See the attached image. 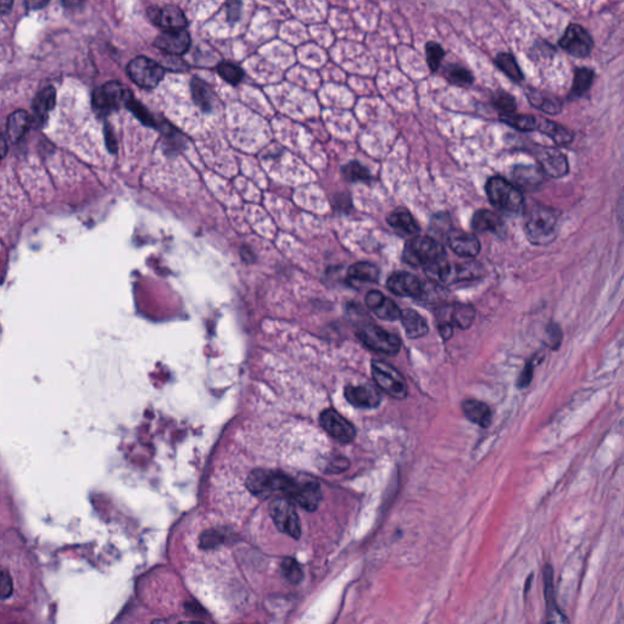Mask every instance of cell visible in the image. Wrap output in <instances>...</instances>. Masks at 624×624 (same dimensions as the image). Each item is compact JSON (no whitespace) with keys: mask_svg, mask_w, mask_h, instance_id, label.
<instances>
[{"mask_svg":"<svg viewBox=\"0 0 624 624\" xmlns=\"http://www.w3.org/2000/svg\"><path fill=\"white\" fill-rule=\"evenodd\" d=\"M402 260L414 267H424L426 274L438 279L447 264V251L433 238L416 236L406 244Z\"/></svg>","mask_w":624,"mask_h":624,"instance_id":"1","label":"cell"},{"mask_svg":"<svg viewBox=\"0 0 624 624\" xmlns=\"http://www.w3.org/2000/svg\"><path fill=\"white\" fill-rule=\"evenodd\" d=\"M560 212L542 204H534L526 214L524 231L529 242L535 246H547L557 237Z\"/></svg>","mask_w":624,"mask_h":624,"instance_id":"2","label":"cell"},{"mask_svg":"<svg viewBox=\"0 0 624 624\" xmlns=\"http://www.w3.org/2000/svg\"><path fill=\"white\" fill-rule=\"evenodd\" d=\"M487 196L494 208L507 215L521 214L524 209L522 191L505 178L492 177L485 186Z\"/></svg>","mask_w":624,"mask_h":624,"instance_id":"3","label":"cell"},{"mask_svg":"<svg viewBox=\"0 0 624 624\" xmlns=\"http://www.w3.org/2000/svg\"><path fill=\"white\" fill-rule=\"evenodd\" d=\"M296 485L298 482L288 474L269 469H255L246 479V487L255 495L283 492L291 497Z\"/></svg>","mask_w":624,"mask_h":624,"instance_id":"4","label":"cell"},{"mask_svg":"<svg viewBox=\"0 0 624 624\" xmlns=\"http://www.w3.org/2000/svg\"><path fill=\"white\" fill-rule=\"evenodd\" d=\"M356 336L366 347L376 352L395 356L401 349L400 339L395 334L389 333L376 324H362L356 331Z\"/></svg>","mask_w":624,"mask_h":624,"instance_id":"5","label":"cell"},{"mask_svg":"<svg viewBox=\"0 0 624 624\" xmlns=\"http://www.w3.org/2000/svg\"><path fill=\"white\" fill-rule=\"evenodd\" d=\"M372 376L374 382L378 386L383 392L387 393L390 397L397 400H402L407 397V384L401 374L394 369L392 364H387L384 361H372Z\"/></svg>","mask_w":624,"mask_h":624,"instance_id":"6","label":"cell"},{"mask_svg":"<svg viewBox=\"0 0 624 624\" xmlns=\"http://www.w3.org/2000/svg\"><path fill=\"white\" fill-rule=\"evenodd\" d=\"M131 93L123 87L119 82L105 83L104 86L98 88L93 94V108L98 115L110 114L115 110L119 109L121 105L125 104Z\"/></svg>","mask_w":624,"mask_h":624,"instance_id":"7","label":"cell"},{"mask_svg":"<svg viewBox=\"0 0 624 624\" xmlns=\"http://www.w3.org/2000/svg\"><path fill=\"white\" fill-rule=\"evenodd\" d=\"M127 72L139 87L155 88L164 78L165 69L146 56H138L128 64Z\"/></svg>","mask_w":624,"mask_h":624,"instance_id":"8","label":"cell"},{"mask_svg":"<svg viewBox=\"0 0 624 624\" xmlns=\"http://www.w3.org/2000/svg\"><path fill=\"white\" fill-rule=\"evenodd\" d=\"M269 515L277 528L294 539L300 537L301 527L295 507L287 499H277L269 505Z\"/></svg>","mask_w":624,"mask_h":624,"instance_id":"9","label":"cell"},{"mask_svg":"<svg viewBox=\"0 0 624 624\" xmlns=\"http://www.w3.org/2000/svg\"><path fill=\"white\" fill-rule=\"evenodd\" d=\"M560 46L572 56L587 58L594 48V41L585 28L577 23H572L567 27L563 36L561 37Z\"/></svg>","mask_w":624,"mask_h":624,"instance_id":"10","label":"cell"},{"mask_svg":"<svg viewBox=\"0 0 624 624\" xmlns=\"http://www.w3.org/2000/svg\"><path fill=\"white\" fill-rule=\"evenodd\" d=\"M321 426L331 437L337 439L338 442H350L356 435L355 427L345 417H343L337 411L326 410L321 415Z\"/></svg>","mask_w":624,"mask_h":624,"instance_id":"11","label":"cell"},{"mask_svg":"<svg viewBox=\"0 0 624 624\" xmlns=\"http://www.w3.org/2000/svg\"><path fill=\"white\" fill-rule=\"evenodd\" d=\"M387 287L393 294L405 298H422L424 288L415 274L395 272L388 278Z\"/></svg>","mask_w":624,"mask_h":624,"instance_id":"12","label":"cell"},{"mask_svg":"<svg viewBox=\"0 0 624 624\" xmlns=\"http://www.w3.org/2000/svg\"><path fill=\"white\" fill-rule=\"evenodd\" d=\"M482 269L483 267L474 261L455 265V266H451L447 262V266L442 269V274L438 278V281L445 283V284H456V283L476 281L480 277L482 271H483Z\"/></svg>","mask_w":624,"mask_h":624,"instance_id":"13","label":"cell"},{"mask_svg":"<svg viewBox=\"0 0 624 624\" xmlns=\"http://www.w3.org/2000/svg\"><path fill=\"white\" fill-rule=\"evenodd\" d=\"M155 46L160 51L169 55H181L188 51L191 46L189 33L183 30H165L164 32L156 37Z\"/></svg>","mask_w":624,"mask_h":624,"instance_id":"14","label":"cell"},{"mask_svg":"<svg viewBox=\"0 0 624 624\" xmlns=\"http://www.w3.org/2000/svg\"><path fill=\"white\" fill-rule=\"evenodd\" d=\"M447 244L456 255L466 259L476 257L480 251V243L477 237L461 229H451L447 234Z\"/></svg>","mask_w":624,"mask_h":624,"instance_id":"15","label":"cell"},{"mask_svg":"<svg viewBox=\"0 0 624 624\" xmlns=\"http://www.w3.org/2000/svg\"><path fill=\"white\" fill-rule=\"evenodd\" d=\"M542 172L552 178L563 177L568 172V161L561 151L556 149H542L537 155Z\"/></svg>","mask_w":624,"mask_h":624,"instance_id":"16","label":"cell"},{"mask_svg":"<svg viewBox=\"0 0 624 624\" xmlns=\"http://www.w3.org/2000/svg\"><path fill=\"white\" fill-rule=\"evenodd\" d=\"M345 397L351 405L360 409H374L382 402L378 390L369 384L349 386L345 388Z\"/></svg>","mask_w":624,"mask_h":624,"instance_id":"17","label":"cell"},{"mask_svg":"<svg viewBox=\"0 0 624 624\" xmlns=\"http://www.w3.org/2000/svg\"><path fill=\"white\" fill-rule=\"evenodd\" d=\"M366 305L384 321H397L400 317L401 311L397 304L377 291H371L366 295Z\"/></svg>","mask_w":624,"mask_h":624,"instance_id":"18","label":"cell"},{"mask_svg":"<svg viewBox=\"0 0 624 624\" xmlns=\"http://www.w3.org/2000/svg\"><path fill=\"white\" fill-rule=\"evenodd\" d=\"M149 14L151 21L164 30H183L187 26V18L182 10L174 5H167L163 9H149Z\"/></svg>","mask_w":624,"mask_h":624,"instance_id":"19","label":"cell"},{"mask_svg":"<svg viewBox=\"0 0 624 624\" xmlns=\"http://www.w3.org/2000/svg\"><path fill=\"white\" fill-rule=\"evenodd\" d=\"M472 228L474 232H490L499 237H505L506 226L504 221L495 212L489 210H480L476 212L472 219Z\"/></svg>","mask_w":624,"mask_h":624,"instance_id":"20","label":"cell"},{"mask_svg":"<svg viewBox=\"0 0 624 624\" xmlns=\"http://www.w3.org/2000/svg\"><path fill=\"white\" fill-rule=\"evenodd\" d=\"M321 488L316 482H306V483H298L295 490L292 492L291 499H293L298 505L307 511H314L319 507L321 502Z\"/></svg>","mask_w":624,"mask_h":624,"instance_id":"21","label":"cell"},{"mask_svg":"<svg viewBox=\"0 0 624 624\" xmlns=\"http://www.w3.org/2000/svg\"><path fill=\"white\" fill-rule=\"evenodd\" d=\"M462 411L471 422L478 424L482 428H488L492 424V412L485 402L478 400L464 401Z\"/></svg>","mask_w":624,"mask_h":624,"instance_id":"22","label":"cell"},{"mask_svg":"<svg viewBox=\"0 0 624 624\" xmlns=\"http://www.w3.org/2000/svg\"><path fill=\"white\" fill-rule=\"evenodd\" d=\"M399 319H401V324L404 326L406 336L411 339L424 337L428 333L427 321L417 311L406 309V310L401 311Z\"/></svg>","mask_w":624,"mask_h":624,"instance_id":"23","label":"cell"},{"mask_svg":"<svg viewBox=\"0 0 624 624\" xmlns=\"http://www.w3.org/2000/svg\"><path fill=\"white\" fill-rule=\"evenodd\" d=\"M447 319H442L445 322L456 326L461 329H469L473 324L476 317V310L473 306L469 304H454L447 311Z\"/></svg>","mask_w":624,"mask_h":624,"instance_id":"24","label":"cell"},{"mask_svg":"<svg viewBox=\"0 0 624 624\" xmlns=\"http://www.w3.org/2000/svg\"><path fill=\"white\" fill-rule=\"evenodd\" d=\"M55 89L53 87H46L39 91L33 101V113H34V123L37 126L44 123L48 119V115L51 113L55 105Z\"/></svg>","mask_w":624,"mask_h":624,"instance_id":"25","label":"cell"},{"mask_svg":"<svg viewBox=\"0 0 624 624\" xmlns=\"http://www.w3.org/2000/svg\"><path fill=\"white\" fill-rule=\"evenodd\" d=\"M537 131L547 134L559 146H566L573 139V132L550 120L537 117Z\"/></svg>","mask_w":624,"mask_h":624,"instance_id":"26","label":"cell"},{"mask_svg":"<svg viewBox=\"0 0 624 624\" xmlns=\"http://www.w3.org/2000/svg\"><path fill=\"white\" fill-rule=\"evenodd\" d=\"M388 224H390L394 229H397L406 236H415L416 237L419 233V226L415 219L412 217V215L409 211L404 209L393 211L392 214L388 216Z\"/></svg>","mask_w":624,"mask_h":624,"instance_id":"27","label":"cell"},{"mask_svg":"<svg viewBox=\"0 0 624 624\" xmlns=\"http://www.w3.org/2000/svg\"><path fill=\"white\" fill-rule=\"evenodd\" d=\"M30 125L31 119L25 110H18L15 111L14 114L10 115L8 121V134L11 141L16 143L20 141L25 136V133L27 132Z\"/></svg>","mask_w":624,"mask_h":624,"instance_id":"28","label":"cell"},{"mask_svg":"<svg viewBox=\"0 0 624 624\" xmlns=\"http://www.w3.org/2000/svg\"><path fill=\"white\" fill-rule=\"evenodd\" d=\"M514 178L520 187L533 189L542 183V177L540 170L534 166H517L514 171Z\"/></svg>","mask_w":624,"mask_h":624,"instance_id":"29","label":"cell"},{"mask_svg":"<svg viewBox=\"0 0 624 624\" xmlns=\"http://www.w3.org/2000/svg\"><path fill=\"white\" fill-rule=\"evenodd\" d=\"M595 72L588 68H579L574 71L573 84L571 89L572 98H579L584 96L592 87L594 82Z\"/></svg>","mask_w":624,"mask_h":624,"instance_id":"30","label":"cell"},{"mask_svg":"<svg viewBox=\"0 0 624 624\" xmlns=\"http://www.w3.org/2000/svg\"><path fill=\"white\" fill-rule=\"evenodd\" d=\"M191 96L198 108L203 111L210 113L212 110V93L199 78H193L191 81Z\"/></svg>","mask_w":624,"mask_h":624,"instance_id":"31","label":"cell"},{"mask_svg":"<svg viewBox=\"0 0 624 624\" xmlns=\"http://www.w3.org/2000/svg\"><path fill=\"white\" fill-rule=\"evenodd\" d=\"M527 96H528L530 103H532L535 108L542 110V111L547 113V114H560L561 110H562V104H561V101H559V99H556V98L544 96L542 93L533 91V89H529V91H527Z\"/></svg>","mask_w":624,"mask_h":624,"instance_id":"32","label":"cell"},{"mask_svg":"<svg viewBox=\"0 0 624 624\" xmlns=\"http://www.w3.org/2000/svg\"><path fill=\"white\" fill-rule=\"evenodd\" d=\"M348 274L351 279L360 282L376 283L378 281L379 269L369 262H356L351 265Z\"/></svg>","mask_w":624,"mask_h":624,"instance_id":"33","label":"cell"},{"mask_svg":"<svg viewBox=\"0 0 624 624\" xmlns=\"http://www.w3.org/2000/svg\"><path fill=\"white\" fill-rule=\"evenodd\" d=\"M500 120L511 127L516 128L523 132L537 131V117L530 115L500 114Z\"/></svg>","mask_w":624,"mask_h":624,"instance_id":"34","label":"cell"},{"mask_svg":"<svg viewBox=\"0 0 624 624\" xmlns=\"http://www.w3.org/2000/svg\"><path fill=\"white\" fill-rule=\"evenodd\" d=\"M495 64L502 70V72L507 75L514 81H522L523 73L521 71L520 66L517 64L515 58L509 53H502L497 56Z\"/></svg>","mask_w":624,"mask_h":624,"instance_id":"35","label":"cell"},{"mask_svg":"<svg viewBox=\"0 0 624 624\" xmlns=\"http://www.w3.org/2000/svg\"><path fill=\"white\" fill-rule=\"evenodd\" d=\"M447 78L449 82L455 84V86H461V87H469L473 83L472 72L459 65L447 66Z\"/></svg>","mask_w":624,"mask_h":624,"instance_id":"36","label":"cell"},{"mask_svg":"<svg viewBox=\"0 0 624 624\" xmlns=\"http://www.w3.org/2000/svg\"><path fill=\"white\" fill-rule=\"evenodd\" d=\"M343 176L349 182H369L371 181V174L369 170L364 167L357 161H351L343 167Z\"/></svg>","mask_w":624,"mask_h":624,"instance_id":"37","label":"cell"},{"mask_svg":"<svg viewBox=\"0 0 624 624\" xmlns=\"http://www.w3.org/2000/svg\"><path fill=\"white\" fill-rule=\"evenodd\" d=\"M125 104H126L128 109L132 111L134 116H136L143 125L149 126V127H156V126H158V123H156L154 117L151 116V113H149V111L146 110V108H144L139 101L133 99L132 96H128L127 101H126Z\"/></svg>","mask_w":624,"mask_h":624,"instance_id":"38","label":"cell"},{"mask_svg":"<svg viewBox=\"0 0 624 624\" xmlns=\"http://www.w3.org/2000/svg\"><path fill=\"white\" fill-rule=\"evenodd\" d=\"M217 72L226 82L231 83V84H238L242 81L243 76H244V72L239 66L232 64V63H228V61H224L217 66Z\"/></svg>","mask_w":624,"mask_h":624,"instance_id":"39","label":"cell"},{"mask_svg":"<svg viewBox=\"0 0 624 624\" xmlns=\"http://www.w3.org/2000/svg\"><path fill=\"white\" fill-rule=\"evenodd\" d=\"M426 55H427V64H428L429 69L435 72L439 69L442 58L445 55L444 49L440 44H438L435 42H429L426 46Z\"/></svg>","mask_w":624,"mask_h":624,"instance_id":"40","label":"cell"},{"mask_svg":"<svg viewBox=\"0 0 624 624\" xmlns=\"http://www.w3.org/2000/svg\"><path fill=\"white\" fill-rule=\"evenodd\" d=\"M492 104L500 111V114H514L517 108L514 96L505 91H499L497 96H494Z\"/></svg>","mask_w":624,"mask_h":624,"instance_id":"41","label":"cell"},{"mask_svg":"<svg viewBox=\"0 0 624 624\" xmlns=\"http://www.w3.org/2000/svg\"><path fill=\"white\" fill-rule=\"evenodd\" d=\"M552 582H554L552 580V568L547 565L545 568V599H547V611H549V616H554L555 612L557 615H561L556 607L555 600H554Z\"/></svg>","mask_w":624,"mask_h":624,"instance_id":"42","label":"cell"},{"mask_svg":"<svg viewBox=\"0 0 624 624\" xmlns=\"http://www.w3.org/2000/svg\"><path fill=\"white\" fill-rule=\"evenodd\" d=\"M282 570L289 582L296 584L303 579V570L294 559H286L283 561Z\"/></svg>","mask_w":624,"mask_h":624,"instance_id":"43","label":"cell"},{"mask_svg":"<svg viewBox=\"0 0 624 624\" xmlns=\"http://www.w3.org/2000/svg\"><path fill=\"white\" fill-rule=\"evenodd\" d=\"M545 334H547V344L552 349H559L561 340H562V331L560 326L556 324H547L545 329Z\"/></svg>","mask_w":624,"mask_h":624,"instance_id":"44","label":"cell"},{"mask_svg":"<svg viewBox=\"0 0 624 624\" xmlns=\"http://www.w3.org/2000/svg\"><path fill=\"white\" fill-rule=\"evenodd\" d=\"M13 592V580L9 573L4 570H0V599L9 597Z\"/></svg>","mask_w":624,"mask_h":624,"instance_id":"45","label":"cell"},{"mask_svg":"<svg viewBox=\"0 0 624 624\" xmlns=\"http://www.w3.org/2000/svg\"><path fill=\"white\" fill-rule=\"evenodd\" d=\"M535 359H537V356L532 359V360H529L526 366H524L523 371H522V374H521L520 378H518V387L520 388H526L528 387L529 383L533 378V372H534V366H535Z\"/></svg>","mask_w":624,"mask_h":624,"instance_id":"46","label":"cell"},{"mask_svg":"<svg viewBox=\"0 0 624 624\" xmlns=\"http://www.w3.org/2000/svg\"><path fill=\"white\" fill-rule=\"evenodd\" d=\"M242 3L239 0H231L228 3V21L236 23L241 18Z\"/></svg>","mask_w":624,"mask_h":624,"instance_id":"47","label":"cell"},{"mask_svg":"<svg viewBox=\"0 0 624 624\" xmlns=\"http://www.w3.org/2000/svg\"><path fill=\"white\" fill-rule=\"evenodd\" d=\"M438 331L440 333L442 339L447 340V339H450V338L452 337L454 327H452V324H449V322L440 321V322H439V326H438Z\"/></svg>","mask_w":624,"mask_h":624,"instance_id":"48","label":"cell"},{"mask_svg":"<svg viewBox=\"0 0 624 624\" xmlns=\"http://www.w3.org/2000/svg\"><path fill=\"white\" fill-rule=\"evenodd\" d=\"M49 3V0H25V4L28 10L43 9Z\"/></svg>","mask_w":624,"mask_h":624,"instance_id":"49","label":"cell"},{"mask_svg":"<svg viewBox=\"0 0 624 624\" xmlns=\"http://www.w3.org/2000/svg\"><path fill=\"white\" fill-rule=\"evenodd\" d=\"M105 136H106V141H108V146H109L110 151L114 153L116 151V141H115L114 133H113L109 126L105 127Z\"/></svg>","mask_w":624,"mask_h":624,"instance_id":"50","label":"cell"},{"mask_svg":"<svg viewBox=\"0 0 624 624\" xmlns=\"http://www.w3.org/2000/svg\"><path fill=\"white\" fill-rule=\"evenodd\" d=\"M14 0H0V14H6L13 8Z\"/></svg>","mask_w":624,"mask_h":624,"instance_id":"51","label":"cell"},{"mask_svg":"<svg viewBox=\"0 0 624 624\" xmlns=\"http://www.w3.org/2000/svg\"><path fill=\"white\" fill-rule=\"evenodd\" d=\"M6 151H8V144H6V141H5L3 136H0V160L3 159V158L6 155Z\"/></svg>","mask_w":624,"mask_h":624,"instance_id":"52","label":"cell"},{"mask_svg":"<svg viewBox=\"0 0 624 624\" xmlns=\"http://www.w3.org/2000/svg\"><path fill=\"white\" fill-rule=\"evenodd\" d=\"M63 3L68 8H77V6L82 4L83 0H63Z\"/></svg>","mask_w":624,"mask_h":624,"instance_id":"53","label":"cell"}]
</instances>
